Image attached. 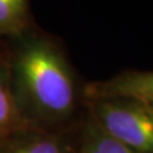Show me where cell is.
I'll list each match as a JSON object with an SVG mask.
<instances>
[{
  "instance_id": "obj_1",
  "label": "cell",
  "mask_w": 153,
  "mask_h": 153,
  "mask_svg": "<svg viewBox=\"0 0 153 153\" xmlns=\"http://www.w3.org/2000/svg\"><path fill=\"white\" fill-rule=\"evenodd\" d=\"M4 47L12 94L22 121L46 131H71L85 116L80 87L65 55L50 38L28 30Z\"/></svg>"
},
{
  "instance_id": "obj_3",
  "label": "cell",
  "mask_w": 153,
  "mask_h": 153,
  "mask_svg": "<svg viewBox=\"0 0 153 153\" xmlns=\"http://www.w3.org/2000/svg\"><path fill=\"white\" fill-rule=\"evenodd\" d=\"M84 102L101 98H123L153 108V71H124L112 78L84 85Z\"/></svg>"
},
{
  "instance_id": "obj_7",
  "label": "cell",
  "mask_w": 153,
  "mask_h": 153,
  "mask_svg": "<svg viewBox=\"0 0 153 153\" xmlns=\"http://www.w3.org/2000/svg\"><path fill=\"white\" fill-rule=\"evenodd\" d=\"M28 25V0H0V40L21 36Z\"/></svg>"
},
{
  "instance_id": "obj_5",
  "label": "cell",
  "mask_w": 153,
  "mask_h": 153,
  "mask_svg": "<svg viewBox=\"0 0 153 153\" xmlns=\"http://www.w3.org/2000/svg\"><path fill=\"white\" fill-rule=\"evenodd\" d=\"M75 153H137L102 130L85 114L76 130Z\"/></svg>"
},
{
  "instance_id": "obj_4",
  "label": "cell",
  "mask_w": 153,
  "mask_h": 153,
  "mask_svg": "<svg viewBox=\"0 0 153 153\" xmlns=\"http://www.w3.org/2000/svg\"><path fill=\"white\" fill-rule=\"evenodd\" d=\"M76 130L46 131L26 126L0 140V153H75Z\"/></svg>"
},
{
  "instance_id": "obj_2",
  "label": "cell",
  "mask_w": 153,
  "mask_h": 153,
  "mask_svg": "<svg viewBox=\"0 0 153 153\" xmlns=\"http://www.w3.org/2000/svg\"><path fill=\"white\" fill-rule=\"evenodd\" d=\"M85 114L124 146L137 153H153V108L123 98L85 101Z\"/></svg>"
},
{
  "instance_id": "obj_6",
  "label": "cell",
  "mask_w": 153,
  "mask_h": 153,
  "mask_svg": "<svg viewBox=\"0 0 153 153\" xmlns=\"http://www.w3.org/2000/svg\"><path fill=\"white\" fill-rule=\"evenodd\" d=\"M22 128H26V125L19 116L12 94L7 57L3 47L0 49V140Z\"/></svg>"
}]
</instances>
